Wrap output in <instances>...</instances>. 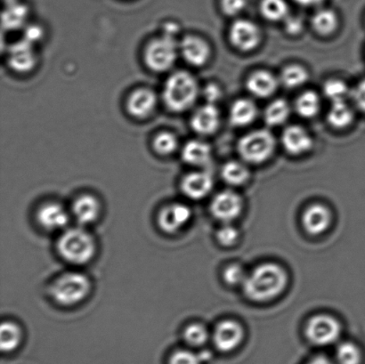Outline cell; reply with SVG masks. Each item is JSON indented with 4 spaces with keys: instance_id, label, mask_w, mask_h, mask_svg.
Listing matches in <instances>:
<instances>
[{
    "instance_id": "1",
    "label": "cell",
    "mask_w": 365,
    "mask_h": 364,
    "mask_svg": "<svg viewBox=\"0 0 365 364\" xmlns=\"http://www.w3.org/2000/svg\"><path fill=\"white\" fill-rule=\"evenodd\" d=\"M287 281V274L282 267L273 263L262 264L247 276L243 291L250 301H270L284 291Z\"/></svg>"
},
{
    "instance_id": "2",
    "label": "cell",
    "mask_w": 365,
    "mask_h": 364,
    "mask_svg": "<svg viewBox=\"0 0 365 364\" xmlns=\"http://www.w3.org/2000/svg\"><path fill=\"white\" fill-rule=\"evenodd\" d=\"M56 249L64 261L71 265L84 266L94 259L98 244L91 232L78 226L61 232Z\"/></svg>"
},
{
    "instance_id": "3",
    "label": "cell",
    "mask_w": 365,
    "mask_h": 364,
    "mask_svg": "<svg viewBox=\"0 0 365 364\" xmlns=\"http://www.w3.org/2000/svg\"><path fill=\"white\" fill-rule=\"evenodd\" d=\"M92 281L87 274L76 271L61 274L52 281L49 295L57 305L64 308L78 306L88 298Z\"/></svg>"
},
{
    "instance_id": "4",
    "label": "cell",
    "mask_w": 365,
    "mask_h": 364,
    "mask_svg": "<svg viewBox=\"0 0 365 364\" xmlns=\"http://www.w3.org/2000/svg\"><path fill=\"white\" fill-rule=\"evenodd\" d=\"M199 95V85L187 71L171 74L163 87V101L174 113H182L195 105Z\"/></svg>"
},
{
    "instance_id": "5",
    "label": "cell",
    "mask_w": 365,
    "mask_h": 364,
    "mask_svg": "<svg viewBox=\"0 0 365 364\" xmlns=\"http://www.w3.org/2000/svg\"><path fill=\"white\" fill-rule=\"evenodd\" d=\"M275 139L268 130H259L250 132L241 138L238 152L246 162L259 165L266 162L273 155Z\"/></svg>"
},
{
    "instance_id": "6",
    "label": "cell",
    "mask_w": 365,
    "mask_h": 364,
    "mask_svg": "<svg viewBox=\"0 0 365 364\" xmlns=\"http://www.w3.org/2000/svg\"><path fill=\"white\" fill-rule=\"evenodd\" d=\"M178 53L180 43L173 36L164 34L146 46L145 61L150 70L164 73L174 66Z\"/></svg>"
},
{
    "instance_id": "7",
    "label": "cell",
    "mask_w": 365,
    "mask_h": 364,
    "mask_svg": "<svg viewBox=\"0 0 365 364\" xmlns=\"http://www.w3.org/2000/svg\"><path fill=\"white\" fill-rule=\"evenodd\" d=\"M341 323L334 317L328 315L313 316L306 327L307 340L317 345L334 344L341 337Z\"/></svg>"
},
{
    "instance_id": "8",
    "label": "cell",
    "mask_w": 365,
    "mask_h": 364,
    "mask_svg": "<svg viewBox=\"0 0 365 364\" xmlns=\"http://www.w3.org/2000/svg\"><path fill=\"white\" fill-rule=\"evenodd\" d=\"M192 219V210L181 202L169 203L160 210L157 224L166 234L173 235L187 226Z\"/></svg>"
},
{
    "instance_id": "9",
    "label": "cell",
    "mask_w": 365,
    "mask_h": 364,
    "mask_svg": "<svg viewBox=\"0 0 365 364\" xmlns=\"http://www.w3.org/2000/svg\"><path fill=\"white\" fill-rule=\"evenodd\" d=\"M71 212L59 202H48L42 204L36 213V219L43 230L63 232L68 228Z\"/></svg>"
},
{
    "instance_id": "10",
    "label": "cell",
    "mask_w": 365,
    "mask_h": 364,
    "mask_svg": "<svg viewBox=\"0 0 365 364\" xmlns=\"http://www.w3.org/2000/svg\"><path fill=\"white\" fill-rule=\"evenodd\" d=\"M229 39L235 48L242 52L252 51L261 41V33L257 25L249 20H237L229 30Z\"/></svg>"
},
{
    "instance_id": "11",
    "label": "cell",
    "mask_w": 365,
    "mask_h": 364,
    "mask_svg": "<svg viewBox=\"0 0 365 364\" xmlns=\"http://www.w3.org/2000/svg\"><path fill=\"white\" fill-rule=\"evenodd\" d=\"M103 206L96 196L85 194L74 199L71 208V215L78 226L88 227L98 222L102 215Z\"/></svg>"
},
{
    "instance_id": "12",
    "label": "cell",
    "mask_w": 365,
    "mask_h": 364,
    "mask_svg": "<svg viewBox=\"0 0 365 364\" xmlns=\"http://www.w3.org/2000/svg\"><path fill=\"white\" fill-rule=\"evenodd\" d=\"M242 210L241 197L232 191H224L215 196L210 212L215 219L228 224L237 219Z\"/></svg>"
},
{
    "instance_id": "13",
    "label": "cell",
    "mask_w": 365,
    "mask_h": 364,
    "mask_svg": "<svg viewBox=\"0 0 365 364\" xmlns=\"http://www.w3.org/2000/svg\"><path fill=\"white\" fill-rule=\"evenodd\" d=\"M243 338V329L235 321H223L217 324L214 333V343L221 352H231L238 347Z\"/></svg>"
},
{
    "instance_id": "14",
    "label": "cell",
    "mask_w": 365,
    "mask_h": 364,
    "mask_svg": "<svg viewBox=\"0 0 365 364\" xmlns=\"http://www.w3.org/2000/svg\"><path fill=\"white\" fill-rule=\"evenodd\" d=\"M180 53L185 62L192 66H204L210 56L209 44L198 36H186L180 42Z\"/></svg>"
},
{
    "instance_id": "15",
    "label": "cell",
    "mask_w": 365,
    "mask_h": 364,
    "mask_svg": "<svg viewBox=\"0 0 365 364\" xmlns=\"http://www.w3.org/2000/svg\"><path fill=\"white\" fill-rule=\"evenodd\" d=\"M213 188L210 175L203 171H196L186 175L181 182V190L186 197L199 201L205 198Z\"/></svg>"
},
{
    "instance_id": "16",
    "label": "cell",
    "mask_w": 365,
    "mask_h": 364,
    "mask_svg": "<svg viewBox=\"0 0 365 364\" xmlns=\"http://www.w3.org/2000/svg\"><path fill=\"white\" fill-rule=\"evenodd\" d=\"M155 93L148 88H138L131 93L127 101L128 112L138 119L151 115L157 106Z\"/></svg>"
},
{
    "instance_id": "17",
    "label": "cell",
    "mask_w": 365,
    "mask_h": 364,
    "mask_svg": "<svg viewBox=\"0 0 365 364\" xmlns=\"http://www.w3.org/2000/svg\"><path fill=\"white\" fill-rule=\"evenodd\" d=\"M282 144L289 155H302L312 148L313 139L305 128L293 125L282 133Z\"/></svg>"
},
{
    "instance_id": "18",
    "label": "cell",
    "mask_w": 365,
    "mask_h": 364,
    "mask_svg": "<svg viewBox=\"0 0 365 364\" xmlns=\"http://www.w3.org/2000/svg\"><path fill=\"white\" fill-rule=\"evenodd\" d=\"M220 125V114L215 105L207 103L193 113L191 126L200 135H212Z\"/></svg>"
},
{
    "instance_id": "19",
    "label": "cell",
    "mask_w": 365,
    "mask_h": 364,
    "mask_svg": "<svg viewBox=\"0 0 365 364\" xmlns=\"http://www.w3.org/2000/svg\"><path fill=\"white\" fill-rule=\"evenodd\" d=\"M9 61L10 66L14 71L20 73L31 71L37 63V55L32 43L26 39L24 41L16 42L11 46Z\"/></svg>"
},
{
    "instance_id": "20",
    "label": "cell",
    "mask_w": 365,
    "mask_h": 364,
    "mask_svg": "<svg viewBox=\"0 0 365 364\" xmlns=\"http://www.w3.org/2000/svg\"><path fill=\"white\" fill-rule=\"evenodd\" d=\"M331 222V214L327 207L321 204L310 206L302 217L305 230L311 235H320L327 231Z\"/></svg>"
},
{
    "instance_id": "21",
    "label": "cell",
    "mask_w": 365,
    "mask_h": 364,
    "mask_svg": "<svg viewBox=\"0 0 365 364\" xmlns=\"http://www.w3.org/2000/svg\"><path fill=\"white\" fill-rule=\"evenodd\" d=\"M278 80L267 71H257L247 80V89L256 98H267L274 94L278 88Z\"/></svg>"
},
{
    "instance_id": "22",
    "label": "cell",
    "mask_w": 365,
    "mask_h": 364,
    "mask_svg": "<svg viewBox=\"0 0 365 364\" xmlns=\"http://www.w3.org/2000/svg\"><path fill=\"white\" fill-rule=\"evenodd\" d=\"M257 115V108L252 100L242 98L234 103L230 110V123L235 127H245L252 124Z\"/></svg>"
},
{
    "instance_id": "23",
    "label": "cell",
    "mask_w": 365,
    "mask_h": 364,
    "mask_svg": "<svg viewBox=\"0 0 365 364\" xmlns=\"http://www.w3.org/2000/svg\"><path fill=\"white\" fill-rule=\"evenodd\" d=\"M24 340L21 327L14 321H4L0 328V348L3 353L16 351Z\"/></svg>"
},
{
    "instance_id": "24",
    "label": "cell",
    "mask_w": 365,
    "mask_h": 364,
    "mask_svg": "<svg viewBox=\"0 0 365 364\" xmlns=\"http://www.w3.org/2000/svg\"><path fill=\"white\" fill-rule=\"evenodd\" d=\"M211 149L202 141L192 140L186 142L182 149V159L192 166H202L210 162Z\"/></svg>"
},
{
    "instance_id": "25",
    "label": "cell",
    "mask_w": 365,
    "mask_h": 364,
    "mask_svg": "<svg viewBox=\"0 0 365 364\" xmlns=\"http://www.w3.org/2000/svg\"><path fill=\"white\" fill-rule=\"evenodd\" d=\"M291 107L284 99H277L272 102L264 110V121L269 127L280 126L288 120Z\"/></svg>"
},
{
    "instance_id": "26",
    "label": "cell",
    "mask_w": 365,
    "mask_h": 364,
    "mask_svg": "<svg viewBox=\"0 0 365 364\" xmlns=\"http://www.w3.org/2000/svg\"><path fill=\"white\" fill-rule=\"evenodd\" d=\"M327 119L332 127L339 130L345 128L353 123V110L346 105L345 101L332 103Z\"/></svg>"
},
{
    "instance_id": "27",
    "label": "cell",
    "mask_w": 365,
    "mask_h": 364,
    "mask_svg": "<svg viewBox=\"0 0 365 364\" xmlns=\"http://www.w3.org/2000/svg\"><path fill=\"white\" fill-rule=\"evenodd\" d=\"M314 30L321 36H329L338 28L339 20L337 14L334 11L323 9L318 11L311 21Z\"/></svg>"
},
{
    "instance_id": "28",
    "label": "cell",
    "mask_w": 365,
    "mask_h": 364,
    "mask_svg": "<svg viewBox=\"0 0 365 364\" xmlns=\"http://www.w3.org/2000/svg\"><path fill=\"white\" fill-rule=\"evenodd\" d=\"M295 108L299 115L306 119L317 116L321 108L319 95L314 91L302 93L297 99Z\"/></svg>"
},
{
    "instance_id": "29",
    "label": "cell",
    "mask_w": 365,
    "mask_h": 364,
    "mask_svg": "<svg viewBox=\"0 0 365 364\" xmlns=\"http://www.w3.org/2000/svg\"><path fill=\"white\" fill-rule=\"evenodd\" d=\"M221 176L225 183L238 187L248 181L250 172L245 164L232 160L225 163L222 167Z\"/></svg>"
},
{
    "instance_id": "30",
    "label": "cell",
    "mask_w": 365,
    "mask_h": 364,
    "mask_svg": "<svg viewBox=\"0 0 365 364\" xmlns=\"http://www.w3.org/2000/svg\"><path fill=\"white\" fill-rule=\"evenodd\" d=\"M280 80L286 88H299L309 80V73L299 64H291L282 70Z\"/></svg>"
},
{
    "instance_id": "31",
    "label": "cell",
    "mask_w": 365,
    "mask_h": 364,
    "mask_svg": "<svg viewBox=\"0 0 365 364\" xmlns=\"http://www.w3.org/2000/svg\"><path fill=\"white\" fill-rule=\"evenodd\" d=\"M261 14L271 21H284L289 16V6L285 0H263Z\"/></svg>"
},
{
    "instance_id": "32",
    "label": "cell",
    "mask_w": 365,
    "mask_h": 364,
    "mask_svg": "<svg viewBox=\"0 0 365 364\" xmlns=\"http://www.w3.org/2000/svg\"><path fill=\"white\" fill-rule=\"evenodd\" d=\"M6 9L3 14L4 24L7 28H16L23 23L28 16V7L24 4L16 2L6 4Z\"/></svg>"
},
{
    "instance_id": "33",
    "label": "cell",
    "mask_w": 365,
    "mask_h": 364,
    "mask_svg": "<svg viewBox=\"0 0 365 364\" xmlns=\"http://www.w3.org/2000/svg\"><path fill=\"white\" fill-rule=\"evenodd\" d=\"M182 338L186 344L191 347L198 348L206 343L209 338V333L202 324L195 323L189 324L185 328Z\"/></svg>"
},
{
    "instance_id": "34",
    "label": "cell",
    "mask_w": 365,
    "mask_h": 364,
    "mask_svg": "<svg viewBox=\"0 0 365 364\" xmlns=\"http://www.w3.org/2000/svg\"><path fill=\"white\" fill-rule=\"evenodd\" d=\"M153 148L160 155H173L178 147V139L171 132H162L153 139Z\"/></svg>"
},
{
    "instance_id": "35",
    "label": "cell",
    "mask_w": 365,
    "mask_h": 364,
    "mask_svg": "<svg viewBox=\"0 0 365 364\" xmlns=\"http://www.w3.org/2000/svg\"><path fill=\"white\" fill-rule=\"evenodd\" d=\"M324 94L331 103L345 101L349 94V87L344 81L331 78L325 82Z\"/></svg>"
},
{
    "instance_id": "36",
    "label": "cell",
    "mask_w": 365,
    "mask_h": 364,
    "mask_svg": "<svg viewBox=\"0 0 365 364\" xmlns=\"http://www.w3.org/2000/svg\"><path fill=\"white\" fill-rule=\"evenodd\" d=\"M336 358L339 364H360L362 354L355 344L351 342H344L339 345Z\"/></svg>"
},
{
    "instance_id": "37",
    "label": "cell",
    "mask_w": 365,
    "mask_h": 364,
    "mask_svg": "<svg viewBox=\"0 0 365 364\" xmlns=\"http://www.w3.org/2000/svg\"><path fill=\"white\" fill-rule=\"evenodd\" d=\"M247 276L241 266L237 264H232L225 269L224 272V280L229 285L243 284Z\"/></svg>"
},
{
    "instance_id": "38",
    "label": "cell",
    "mask_w": 365,
    "mask_h": 364,
    "mask_svg": "<svg viewBox=\"0 0 365 364\" xmlns=\"http://www.w3.org/2000/svg\"><path fill=\"white\" fill-rule=\"evenodd\" d=\"M239 238L238 231L234 227L225 224L223 227L218 230L217 234V239L221 245L225 247H230L235 245Z\"/></svg>"
},
{
    "instance_id": "39",
    "label": "cell",
    "mask_w": 365,
    "mask_h": 364,
    "mask_svg": "<svg viewBox=\"0 0 365 364\" xmlns=\"http://www.w3.org/2000/svg\"><path fill=\"white\" fill-rule=\"evenodd\" d=\"M170 364H200V358L191 351L178 350L171 355Z\"/></svg>"
},
{
    "instance_id": "40",
    "label": "cell",
    "mask_w": 365,
    "mask_h": 364,
    "mask_svg": "<svg viewBox=\"0 0 365 364\" xmlns=\"http://www.w3.org/2000/svg\"><path fill=\"white\" fill-rule=\"evenodd\" d=\"M246 0H221V9L229 16H237L245 10Z\"/></svg>"
},
{
    "instance_id": "41",
    "label": "cell",
    "mask_w": 365,
    "mask_h": 364,
    "mask_svg": "<svg viewBox=\"0 0 365 364\" xmlns=\"http://www.w3.org/2000/svg\"><path fill=\"white\" fill-rule=\"evenodd\" d=\"M204 98L207 100V103L215 105L222 98V89L220 85L210 83L207 84L203 90Z\"/></svg>"
},
{
    "instance_id": "42",
    "label": "cell",
    "mask_w": 365,
    "mask_h": 364,
    "mask_svg": "<svg viewBox=\"0 0 365 364\" xmlns=\"http://www.w3.org/2000/svg\"><path fill=\"white\" fill-rule=\"evenodd\" d=\"M353 98L357 108L365 113V78L357 84L353 92Z\"/></svg>"
},
{
    "instance_id": "43",
    "label": "cell",
    "mask_w": 365,
    "mask_h": 364,
    "mask_svg": "<svg viewBox=\"0 0 365 364\" xmlns=\"http://www.w3.org/2000/svg\"><path fill=\"white\" fill-rule=\"evenodd\" d=\"M286 31L291 35H298L303 30V21L299 18L287 17L284 20Z\"/></svg>"
},
{
    "instance_id": "44",
    "label": "cell",
    "mask_w": 365,
    "mask_h": 364,
    "mask_svg": "<svg viewBox=\"0 0 365 364\" xmlns=\"http://www.w3.org/2000/svg\"><path fill=\"white\" fill-rule=\"evenodd\" d=\"M299 5L303 6H314L319 5L324 0H294Z\"/></svg>"
},
{
    "instance_id": "45",
    "label": "cell",
    "mask_w": 365,
    "mask_h": 364,
    "mask_svg": "<svg viewBox=\"0 0 365 364\" xmlns=\"http://www.w3.org/2000/svg\"><path fill=\"white\" fill-rule=\"evenodd\" d=\"M309 364H334L332 363L330 360L327 359V358H324V356H318V358H316L312 360Z\"/></svg>"
},
{
    "instance_id": "46",
    "label": "cell",
    "mask_w": 365,
    "mask_h": 364,
    "mask_svg": "<svg viewBox=\"0 0 365 364\" xmlns=\"http://www.w3.org/2000/svg\"><path fill=\"white\" fill-rule=\"evenodd\" d=\"M16 1H18V0H4V2L6 3V4L13 3V2H16Z\"/></svg>"
}]
</instances>
